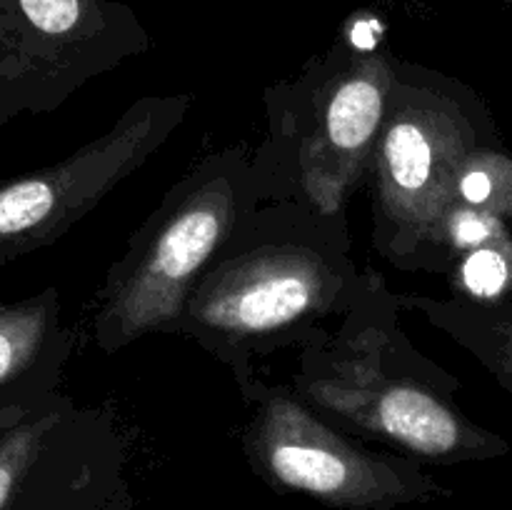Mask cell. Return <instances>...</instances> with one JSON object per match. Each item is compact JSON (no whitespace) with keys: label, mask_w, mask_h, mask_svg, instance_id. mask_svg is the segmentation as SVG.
<instances>
[{"label":"cell","mask_w":512,"mask_h":510,"mask_svg":"<svg viewBox=\"0 0 512 510\" xmlns=\"http://www.w3.org/2000/svg\"><path fill=\"white\" fill-rule=\"evenodd\" d=\"M400 293L363 268L338 328H318L298 345L290 388L330 425L378 440L423 463H483L510 453L503 435L468 418L460 380L420 353L405 330Z\"/></svg>","instance_id":"1"},{"label":"cell","mask_w":512,"mask_h":510,"mask_svg":"<svg viewBox=\"0 0 512 510\" xmlns=\"http://www.w3.org/2000/svg\"><path fill=\"white\" fill-rule=\"evenodd\" d=\"M360 278L345 215H323L293 195L270 198L200 275L178 335L228 365L243 388L258 375L255 360L295 350L340 318Z\"/></svg>","instance_id":"2"},{"label":"cell","mask_w":512,"mask_h":510,"mask_svg":"<svg viewBox=\"0 0 512 510\" xmlns=\"http://www.w3.org/2000/svg\"><path fill=\"white\" fill-rule=\"evenodd\" d=\"M270 198L283 195L260 150L238 145L205 155L110 265L93 315L95 348L115 355L145 335H178L200 275Z\"/></svg>","instance_id":"3"},{"label":"cell","mask_w":512,"mask_h":510,"mask_svg":"<svg viewBox=\"0 0 512 510\" xmlns=\"http://www.w3.org/2000/svg\"><path fill=\"white\" fill-rule=\"evenodd\" d=\"M483 145H500V133L478 93L395 65L368 173L373 240L390 265L430 273V245L460 165Z\"/></svg>","instance_id":"4"},{"label":"cell","mask_w":512,"mask_h":510,"mask_svg":"<svg viewBox=\"0 0 512 510\" xmlns=\"http://www.w3.org/2000/svg\"><path fill=\"white\" fill-rule=\"evenodd\" d=\"M240 395L250 408L245 458L275 493L308 495L335 510H395L453 495L423 460L370 450L308 408L290 385H270L255 375Z\"/></svg>","instance_id":"5"},{"label":"cell","mask_w":512,"mask_h":510,"mask_svg":"<svg viewBox=\"0 0 512 510\" xmlns=\"http://www.w3.org/2000/svg\"><path fill=\"white\" fill-rule=\"evenodd\" d=\"M393 73L385 55L360 50L323 78L270 90V138L293 140V198L323 215H345L353 190L368 180Z\"/></svg>","instance_id":"6"},{"label":"cell","mask_w":512,"mask_h":510,"mask_svg":"<svg viewBox=\"0 0 512 510\" xmlns=\"http://www.w3.org/2000/svg\"><path fill=\"white\" fill-rule=\"evenodd\" d=\"M190 105L188 93L145 95L108 133L0 185V268L63 238L178 130Z\"/></svg>","instance_id":"7"},{"label":"cell","mask_w":512,"mask_h":510,"mask_svg":"<svg viewBox=\"0 0 512 510\" xmlns=\"http://www.w3.org/2000/svg\"><path fill=\"white\" fill-rule=\"evenodd\" d=\"M63 365L0 393V510H13L30 475L80 413L58 390Z\"/></svg>","instance_id":"8"},{"label":"cell","mask_w":512,"mask_h":510,"mask_svg":"<svg viewBox=\"0 0 512 510\" xmlns=\"http://www.w3.org/2000/svg\"><path fill=\"white\" fill-rule=\"evenodd\" d=\"M73 333L60 325L58 288H45L15 303H0V393L65 363Z\"/></svg>","instance_id":"9"},{"label":"cell","mask_w":512,"mask_h":510,"mask_svg":"<svg viewBox=\"0 0 512 510\" xmlns=\"http://www.w3.org/2000/svg\"><path fill=\"white\" fill-rule=\"evenodd\" d=\"M405 310H418L433 328L468 350L512 393V293L495 303H468L433 295H400Z\"/></svg>","instance_id":"10"},{"label":"cell","mask_w":512,"mask_h":510,"mask_svg":"<svg viewBox=\"0 0 512 510\" xmlns=\"http://www.w3.org/2000/svg\"><path fill=\"white\" fill-rule=\"evenodd\" d=\"M450 203L498 215L512 223V153L500 145H483L458 170Z\"/></svg>","instance_id":"11"},{"label":"cell","mask_w":512,"mask_h":510,"mask_svg":"<svg viewBox=\"0 0 512 510\" xmlns=\"http://www.w3.org/2000/svg\"><path fill=\"white\" fill-rule=\"evenodd\" d=\"M450 298L468 303H495L512 293V233L475 248L455 260L445 275Z\"/></svg>","instance_id":"12"},{"label":"cell","mask_w":512,"mask_h":510,"mask_svg":"<svg viewBox=\"0 0 512 510\" xmlns=\"http://www.w3.org/2000/svg\"><path fill=\"white\" fill-rule=\"evenodd\" d=\"M508 233H512L508 220L468 208L463 203H450L435 228L433 245H430V273L448 275L455 260Z\"/></svg>","instance_id":"13"},{"label":"cell","mask_w":512,"mask_h":510,"mask_svg":"<svg viewBox=\"0 0 512 510\" xmlns=\"http://www.w3.org/2000/svg\"><path fill=\"white\" fill-rule=\"evenodd\" d=\"M510 228H512V223H510Z\"/></svg>","instance_id":"14"}]
</instances>
